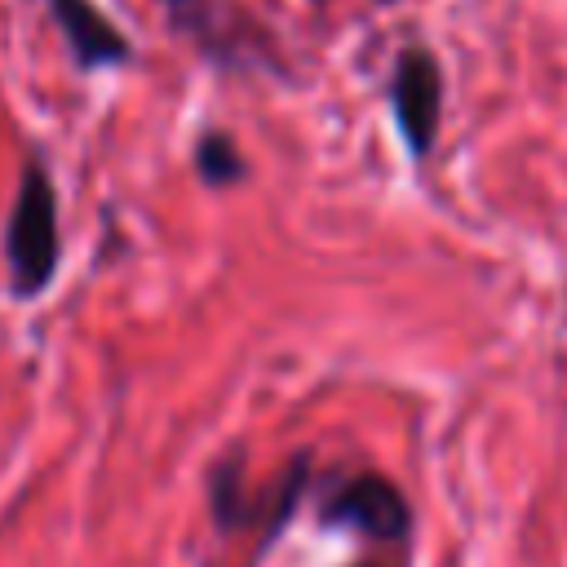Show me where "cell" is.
Instances as JSON below:
<instances>
[{
  "mask_svg": "<svg viewBox=\"0 0 567 567\" xmlns=\"http://www.w3.org/2000/svg\"><path fill=\"white\" fill-rule=\"evenodd\" d=\"M13 297H40L58 270V195L40 164L22 168L9 230H4Z\"/></svg>",
  "mask_w": 567,
  "mask_h": 567,
  "instance_id": "cell-1",
  "label": "cell"
},
{
  "mask_svg": "<svg viewBox=\"0 0 567 567\" xmlns=\"http://www.w3.org/2000/svg\"><path fill=\"white\" fill-rule=\"evenodd\" d=\"M319 523L350 527V532H363V536L385 540V545H408V536H412V509H408L403 492L377 470L341 478L319 501Z\"/></svg>",
  "mask_w": 567,
  "mask_h": 567,
  "instance_id": "cell-2",
  "label": "cell"
},
{
  "mask_svg": "<svg viewBox=\"0 0 567 567\" xmlns=\"http://www.w3.org/2000/svg\"><path fill=\"white\" fill-rule=\"evenodd\" d=\"M439 97H443V80L430 53L412 49L399 58L394 80H390V102H394V120L403 142L412 146V155H425L439 128Z\"/></svg>",
  "mask_w": 567,
  "mask_h": 567,
  "instance_id": "cell-3",
  "label": "cell"
},
{
  "mask_svg": "<svg viewBox=\"0 0 567 567\" xmlns=\"http://www.w3.org/2000/svg\"><path fill=\"white\" fill-rule=\"evenodd\" d=\"M53 18L62 22V31H66V40L80 53L84 66H102V62H124L128 58V40L89 0H53Z\"/></svg>",
  "mask_w": 567,
  "mask_h": 567,
  "instance_id": "cell-4",
  "label": "cell"
},
{
  "mask_svg": "<svg viewBox=\"0 0 567 567\" xmlns=\"http://www.w3.org/2000/svg\"><path fill=\"white\" fill-rule=\"evenodd\" d=\"M195 168H199V177L208 186H226V182H235L244 173V159H239V151H235V142L226 133H204L199 146H195Z\"/></svg>",
  "mask_w": 567,
  "mask_h": 567,
  "instance_id": "cell-5",
  "label": "cell"
},
{
  "mask_svg": "<svg viewBox=\"0 0 567 567\" xmlns=\"http://www.w3.org/2000/svg\"><path fill=\"white\" fill-rule=\"evenodd\" d=\"M354 567H381V563H354Z\"/></svg>",
  "mask_w": 567,
  "mask_h": 567,
  "instance_id": "cell-6",
  "label": "cell"
}]
</instances>
